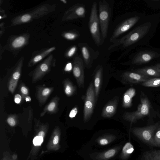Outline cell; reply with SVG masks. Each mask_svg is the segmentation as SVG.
I'll use <instances>...</instances> for the list:
<instances>
[{"mask_svg": "<svg viewBox=\"0 0 160 160\" xmlns=\"http://www.w3.org/2000/svg\"><path fill=\"white\" fill-rule=\"evenodd\" d=\"M151 26V23L149 22L138 26L126 35L116 40L108 47V50L112 52L127 48L143 37L149 32Z\"/></svg>", "mask_w": 160, "mask_h": 160, "instance_id": "obj_1", "label": "cell"}, {"mask_svg": "<svg viewBox=\"0 0 160 160\" xmlns=\"http://www.w3.org/2000/svg\"><path fill=\"white\" fill-rule=\"evenodd\" d=\"M98 16L102 40L107 38L111 17V9L109 3L106 0H100L98 2Z\"/></svg>", "mask_w": 160, "mask_h": 160, "instance_id": "obj_2", "label": "cell"}, {"mask_svg": "<svg viewBox=\"0 0 160 160\" xmlns=\"http://www.w3.org/2000/svg\"><path fill=\"white\" fill-rule=\"evenodd\" d=\"M97 3L93 2L89 18L88 27L92 38L98 46L102 44L103 42L101 38L99 23L98 15Z\"/></svg>", "mask_w": 160, "mask_h": 160, "instance_id": "obj_3", "label": "cell"}, {"mask_svg": "<svg viewBox=\"0 0 160 160\" xmlns=\"http://www.w3.org/2000/svg\"><path fill=\"white\" fill-rule=\"evenodd\" d=\"M140 101L137 110L132 112H127L124 113L122 117L124 120L134 123L149 114L151 104L148 98L146 96H142L140 98Z\"/></svg>", "mask_w": 160, "mask_h": 160, "instance_id": "obj_4", "label": "cell"}, {"mask_svg": "<svg viewBox=\"0 0 160 160\" xmlns=\"http://www.w3.org/2000/svg\"><path fill=\"white\" fill-rule=\"evenodd\" d=\"M159 127L158 123L144 127H137L132 128V132L138 139L153 146L156 147L154 141L155 131Z\"/></svg>", "mask_w": 160, "mask_h": 160, "instance_id": "obj_5", "label": "cell"}, {"mask_svg": "<svg viewBox=\"0 0 160 160\" xmlns=\"http://www.w3.org/2000/svg\"><path fill=\"white\" fill-rule=\"evenodd\" d=\"M140 17L134 16L127 18L119 22L116 26L109 41L112 43L133 26L139 21Z\"/></svg>", "mask_w": 160, "mask_h": 160, "instance_id": "obj_6", "label": "cell"}, {"mask_svg": "<svg viewBox=\"0 0 160 160\" xmlns=\"http://www.w3.org/2000/svg\"><path fill=\"white\" fill-rule=\"evenodd\" d=\"M96 101L94 88L92 82L87 90L84 101L83 120L85 122L90 119L93 112Z\"/></svg>", "mask_w": 160, "mask_h": 160, "instance_id": "obj_7", "label": "cell"}, {"mask_svg": "<svg viewBox=\"0 0 160 160\" xmlns=\"http://www.w3.org/2000/svg\"><path fill=\"white\" fill-rule=\"evenodd\" d=\"M78 45L81 52L86 67L90 68L93 61L98 58L99 52L93 49L86 42H79Z\"/></svg>", "mask_w": 160, "mask_h": 160, "instance_id": "obj_8", "label": "cell"}, {"mask_svg": "<svg viewBox=\"0 0 160 160\" xmlns=\"http://www.w3.org/2000/svg\"><path fill=\"white\" fill-rule=\"evenodd\" d=\"M84 63L80 55H78L75 57L73 72L79 88L83 87L84 85Z\"/></svg>", "mask_w": 160, "mask_h": 160, "instance_id": "obj_9", "label": "cell"}, {"mask_svg": "<svg viewBox=\"0 0 160 160\" xmlns=\"http://www.w3.org/2000/svg\"><path fill=\"white\" fill-rule=\"evenodd\" d=\"M160 57V54L152 51H143L139 52L131 61L133 64L137 65L148 63L155 58Z\"/></svg>", "mask_w": 160, "mask_h": 160, "instance_id": "obj_10", "label": "cell"}, {"mask_svg": "<svg viewBox=\"0 0 160 160\" xmlns=\"http://www.w3.org/2000/svg\"><path fill=\"white\" fill-rule=\"evenodd\" d=\"M121 77L125 82L132 84L143 82L150 79L149 77L134 72H125Z\"/></svg>", "mask_w": 160, "mask_h": 160, "instance_id": "obj_11", "label": "cell"}, {"mask_svg": "<svg viewBox=\"0 0 160 160\" xmlns=\"http://www.w3.org/2000/svg\"><path fill=\"white\" fill-rule=\"evenodd\" d=\"M118 146L100 153H93L91 157L94 160H108L114 157L121 149Z\"/></svg>", "mask_w": 160, "mask_h": 160, "instance_id": "obj_12", "label": "cell"}, {"mask_svg": "<svg viewBox=\"0 0 160 160\" xmlns=\"http://www.w3.org/2000/svg\"><path fill=\"white\" fill-rule=\"evenodd\" d=\"M69 13V18L75 19L84 18L86 13L85 5L82 3L76 4L72 7Z\"/></svg>", "mask_w": 160, "mask_h": 160, "instance_id": "obj_13", "label": "cell"}, {"mask_svg": "<svg viewBox=\"0 0 160 160\" xmlns=\"http://www.w3.org/2000/svg\"><path fill=\"white\" fill-rule=\"evenodd\" d=\"M118 102V99L115 98L107 103L102 111V116L108 118L112 117L116 112Z\"/></svg>", "mask_w": 160, "mask_h": 160, "instance_id": "obj_14", "label": "cell"}, {"mask_svg": "<svg viewBox=\"0 0 160 160\" xmlns=\"http://www.w3.org/2000/svg\"><path fill=\"white\" fill-rule=\"evenodd\" d=\"M103 68L101 65L98 66L97 68L94 80V88L95 91L96 100H97L99 93L102 75Z\"/></svg>", "mask_w": 160, "mask_h": 160, "instance_id": "obj_15", "label": "cell"}, {"mask_svg": "<svg viewBox=\"0 0 160 160\" xmlns=\"http://www.w3.org/2000/svg\"><path fill=\"white\" fill-rule=\"evenodd\" d=\"M136 94V90L133 88L128 89L123 96L122 106L124 108L131 107L132 104V98Z\"/></svg>", "mask_w": 160, "mask_h": 160, "instance_id": "obj_16", "label": "cell"}, {"mask_svg": "<svg viewBox=\"0 0 160 160\" xmlns=\"http://www.w3.org/2000/svg\"><path fill=\"white\" fill-rule=\"evenodd\" d=\"M133 72L140 73L148 77H160V72L156 70L154 67H148L134 70Z\"/></svg>", "mask_w": 160, "mask_h": 160, "instance_id": "obj_17", "label": "cell"}, {"mask_svg": "<svg viewBox=\"0 0 160 160\" xmlns=\"http://www.w3.org/2000/svg\"><path fill=\"white\" fill-rule=\"evenodd\" d=\"M141 160H160V149H152L144 152Z\"/></svg>", "mask_w": 160, "mask_h": 160, "instance_id": "obj_18", "label": "cell"}, {"mask_svg": "<svg viewBox=\"0 0 160 160\" xmlns=\"http://www.w3.org/2000/svg\"><path fill=\"white\" fill-rule=\"evenodd\" d=\"M134 150L133 145L129 142L126 143L122 148V152L120 155V158L123 160H126Z\"/></svg>", "mask_w": 160, "mask_h": 160, "instance_id": "obj_19", "label": "cell"}, {"mask_svg": "<svg viewBox=\"0 0 160 160\" xmlns=\"http://www.w3.org/2000/svg\"><path fill=\"white\" fill-rule=\"evenodd\" d=\"M116 137L112 134H106L98 138L96 140L98 143L101 146L107 145L114 141Z\"/></svg>", "mask_w": 160, "mask_h": 160, "instance_id": "obj_20", "label": "cell"}, {"mask_svg": "<svg viewBox=\"0 0 160 160\" xmlns=\"http://www.w3.org/2000/svg\"><path fill=\"white\" fill-rule=\"evenodd\" d=\"M142 85L146 87H156L160 86V78H150L142 83Z\"/></svg>", "mask_w": 160, "mask_h": 160, "instance_id": "obj_21", "label": "cell"}, {"mask_svg": "<svg viewBox=\"0 0 160 160\" xmlns=\"http://www.w3.org/2000/svg\"><path fill=\"white\" fill-rule=\"evenodd\" d=\"M80 36V33L78 31L66 32L64 35L65 38L69 40H75L78 38Z\"/></svg>", "mask_w": 160, "mask_h": 160, "instance_id": "obj_22", "label": "cell"}, {"mask_svg": "<svg viewBox=\"0 0 160 160\" xmlns=\"http://www.w3.org/2000/svg\"><path fill=\"white\" fill-rule=\"evenodd\" d=\"M25 38L20 37L16 38L12 43V46L14 48H18L22 46L24 43Z\"/></svg>", "mask_w": 160, "mask_h": 160, "instance_id": "obj_23", "label": "cell"}, {"mask_svg": "<svg viewBox=\"0 0 160 160\" xmlns=\"http://www.w3.org/2000/svg\"><path fill=\"white\" fill-rule=\"evenodd\" d=\"M76 90V88L70 83H67L65 89V93L68 95L72 94Z\"/></svg>", "mask_w": 160, "mask_h": 160, "instance_id": "obj_24", "label": "cell"}, {"mask_svg": "<svg viewBox=\"0 0 160 160\" xmlns=\"http://www.w3.org/2000/svg\"><path fill=\"white\" fill-rule=\"evenodd\" d=\"M154 136V141L156 147H160V127H158Z\"/></svg>", "mask_w": 160, "mask_h": 160, "instance_id": "obj_25", "label": "cell"}, {"mask_svg": "<svg viewBox=\"0 0 160 160\" xmlns=\"http://www.w3.org/2000/svg\"><path fill=\"white\" fill-rule=\"evenodd\" d=\"M43 141V137L42 136H36L33 139V142L36 146H40Z\"/></svg>", "mask_w": 160, "mask_h": 160, "instance_id": "obj_26", "label": "cell"}, {"mask_svg": "<svg viewBox=\"0 0 160 160\" xmlns=\"http://www.w3.org/2000/svg\"><path fill=\"white\" fill-rule=\"evenodd\" d=\"M77 49V47L76 46H73L71 47L67 53L68 56V57H71L72 56L76 53Z\"/></svg>", "mask_w": 160, "mask_h": 160, "instance_id": "obj_27", "label": "cell"}, {"mask_svg": "<svg viewBox=\"0 0 160 160\" xmlns=\"http://www.w3.org/2000/svg\"><path fill=\"white\" fill-rule=\"evenodd\" d=\"M78 112V108L75 107L70 111L69 114V117L71 118L75 117Z\"/></svg>", "mask_w": 160, "mask_h": 160, "instance_id": "obj_28", "label": "cell"}, {"mask_svg": "<svg viewBox=\"0 0 160 160\" xmlns=\"http://www.w3.org/2000/svg\"><path fill=\"white\" fill-rule=\"evenodd\" d=\"M17 82L12 80L10 83L9 86V90L12 92H13L16 87Z\"/></svg>", "mask_w": 160, "mask_h": 160, "instance_id": "obj_29", "label": "cell"}, {"mask_svg": "<svg viewBox=\"0 0 160 160\" xmlns=\"http://www.w3.org/2000/svg\"><path fill=\"white\" fill-rule=\"evenodd\" d=\"M31 18V16L28 14L23 15L21 18V21L23 22H26L28 21Z\"/></svg>", "mask_w": 160, "mask_h": 160, "instance_id": "obj_30", "label": "cell"}, {"mask_svg": "<svg viewBox=\"0 0 160 160\" xmlns=\"http://www.w3.org/2000/svg\"><path fill=\"white\" fill-rule=\"evenodd\" d=\"M7 122L10 125L12 126H14L15 124L14 120L12 118L9 117L7 119Z\"/></svg>", "mask_w": 160, "mask_h": 160, "instance_id": "obj_31", "label": "cell"}, {"mask_svg": "<svg viewBox=\"0 0 160 160\" xmlns=\"http://www.w3.org/2000/svg\"><path fill=\"white\" fill-rule=\"evenodd\" d=\"M21 100V96L18 94H16L14 97V102L16 103H19Z\"/></svg>", "mask_w": 160, "mask_h": 160, "instance_id": "obj_32", "label": "cell"}, {"mask_svg": "<svg viewBox=\"0 0 160 160\" xmlns=\"http://www.w3.org/2000/svg\"><path fill=\"white\" fill-rule=\"evenodd\" d=\"M55 103L54 102H51L48 106V110L49 111H52L54 109L55 107Z\"/></svg>", "mask_w": 160, "mask_h": 160, "instance_id": "obj_33", "label": "cell"}, {"mask_svg": "<svg viewBox=\"0 0 160 160\" xmlns=\"http://www.w3.org/2000/svg\"><path fill=\"white\" fill-rule=\"evenodd\" d=\"M50 92V90L48 88H46L43 90L42 92V95L43 96L47 95Z\"/></svg>", "mask_w": 160, "mask_h": 160, "instance_id": "obj_34", "label": "cell"}, {"mask_svg": "<svg viewBox=\"0 0 160 160\" xmlns=\"http://www.w3.org/2000/svg\"><path fill=\"white\" fill-rule=\"evenodd\" d=\"M72 69V64L70 63H68L65 68V70L66 71H70Z\"/></svg>", "mask_w": 160, "mask_h": 160, "instance_id": "obj_35", "label": "cell"}, {"mask_svg": "<svg viewBox=\"0 0 160 160\" xmlns=\"http://www.w3.org/2000/svg\"><path fill=\"white\" fill-rule=\"evenodd\" d=\"M40 68L42 71L45 72L48 70V67L46 64L43 63L41 65Z\"/></svg>", "mask_w": 160, "mask_h": 160, "instance_id": "obj_36", "label": "cell"}, {"mask_svg": "<svg viewBox=\"0 0 160 160\" xmlns=\"http://www.w3.org/2000/svg\"><path fill=\"white\" fill-rule=\"evenodd\" d=\"M20 76V73L18 72H15L13 75V78L15 80H17L18 79Z\"/></svg>", "mask_w": 160, "mask_h": 160, "instance_id": "obj_37", "label": "cell"}, {"mask_svg": "<svg viewBox=\"0 0 160 160\" xmlns=\"http://www.w3.org/2000/svg\"><path fill=\"white\" fill-rule=\"evenodd\" d=\"M21 91L22 93L24 94H27L28 93V89L24 87H21Z\"/></svg>", "mask_w": 160, "mask_h": 160, "instance_id": "obj_38", "label": "cell"}, {"mask_svg": "<svg viewBox=\"0 0 160 160\" xmlns=\"http://www.w3.org/2000/svg\"><path fill=\"white\" fill-rule=\"evenodd\" d=\"M42 59V57L41 55H38L36 56L34 59V61L35 62H37Z\"/></svg>", "mask_w": 160, "mask_h": 160, "instance_id": "obj_39", "label": "cell"}, {"mask_svg": "<svg viewBox=\"0 0 160 160\" xmlns=\"http://www.w3.org/2000/svg\"><path fill=\"white\" fill-rule=\"evenodd\" d=\"M153 67L156 70L160 72V63L156 64Z\"/></svg>", "mask_w": 160, "mask_h": 160, "instance_id": "obj_40", "label": "cell"}, {"mask_svg": "<svg viewBox=\"0 0 160 160\" xmlns=\"http://www.w3.org/2000/svg\"><path fill=\"white\" fill-rule=\"evenodd\" d=\"M58 136H56L54 137V138L53 139V144H57L58 143Z\"/></svg>", "mask_w": 160, "mask_h": 160, "instance_id": "obj_41", "label": "cell"}, {"mask_svg": "<svg viewBox=\"0 0 160 160\" xmlns=\"http://www.w3.org/2000/svg\"><path fill=\"white\" fill-rule=\"evenodd\" d=\"M44 132L43 131H41L38 133V136H42V137H43L44 136Z\"/></svg>", "mask_w": 160, "mask_h": 160, "instance_id": "obj_42", "label": "cell"}, {"mask_svg": "<svg viewBox=\"0 0 160 160\" xmlns=\"http://www.w3.org/2000/svg\"><path fill=\"white\" fill-rule=\"evenodd\" d=\"M26 102L27 101H31V99L30 97L29 96H27L26 98Z\"/></svg>", "mask_w": 160, "mask_h": 160, "instance_id": "obj_43", "label": "cell"}, {"mask_svg": "<svg viewBox=\"0 0 160 160\" xmlns=\"http://www.w3.org/2000/svg\"><path fill=\"white\" fill-rule=\"evenodd\" d=\"M55 49V48H50V49H49V50H48V51H47V52H51L52 50H54Z\"/></svg>", "mask_w": 160, "mask_h": 160, "instance_id": "obj_44", "label": "cell"}, {"mask_svg": "<svg viewBox=\"0 0 160 160\" xmlns=\"http://www.w3.org/2000/svg\"><path fill=\"white\" fill-rule=\"evenodd\" d=\"M61 1H62L64 3H66L67 1L65 0H61Z\"/></svg>", "mask_w": 160, "mask_h": 160, "instance_id": "obj_45", "label": "cell"}, {"mask_svg": "<svg viewBox=\"0 0 160 160\" xmlns=\"http://www.w3.org/2000/svg\"><path fill=\"white\" fill-rule=\"evenodd\" d=\"M0 18H1V17H0Z\"/></svg>", "mask_w": 160, "mask_h": 160, "instance_id": "obj_46", "label": "cell"}]
</instances>
